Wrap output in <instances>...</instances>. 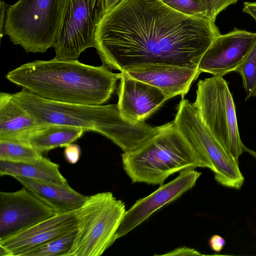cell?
Listing matches in <instances>:
<instances>
[{
    "mask_svg": "<svg viewBox=\"0 0 256 256\" xmlns=\"http://www.w3.org/2000/svg\"><path fill=\"white\" fill-rule=\"evenodd\" d=\"M220 34L215 22L180 13L160 0H121L99 23L94 48L103 65L120 72L157 66L198 68Z\"/></svg>",
    "mask_w": 256,
    "mask_h": 256,
    "instance_id": "6da1fadb",
    "label": "cell"
},
{
    "mask_svg": "<svg viewBox=\"0 0 256 256\" xmlns=\"http://www.w3.org/2000/svg\"><path fill=\"white\" fill-rule=\"evenodd\" d=\"M12 83L42 98L55 102L101 105L110 98L120 73L102 64L77 60H36L9 72Z\"/></svg>",
    "mask_w": 256,
    "mask_h": 256,
    "instance_id": "7a4b0ae2",
    "label": "cell"
},
{
    "mask_svg": "<svg viewBox=\"0 0 256 256\" xmlns=\"http://www.w3.org/2000/svg\"><path fill=\"white\" fill-rule=\"evenodd\" d=\"M14 98L36 120L39 126L60 124L98 132L124 152L133 151L153 136L156 130L144 122L124 117L118 104L88 105L50 101L22 88L12 94Z\"/></svg>",
    "mask_w": 256,
    "mask_h": 256,
    "instance_id": "3957f363",
    "label": "cell"
},
{
    "mask_svg": "<svg viewBox=\"0 0 256 256\" xmlns=\"http://www.w3.org/2000/svg\"><path fill=\"white\" fill-rule=\"evenodd\" d=\"M123 168L132 183L162 185L172 174L212 164L191 145L174 121L156 127L136 150L122 154Z\"/></svg>",
    "mask_w": 256,
    "mask_h": 256,
    "instance_id": "277c9868",
    "label": "cell"
},
{
    "mask_svg": "<svg viewBox=\"0 0 256 256\" xmlns=\"http://www.w3.org/2000/svg\"><path fill=\"white\" fill-rule=\"evenodd\" d=\"M124 203L110 192L88 196L75 214L78 230L68 256H100L116 240L126 212Z\"/></svg>",
    "mask_w": 256,
    "mask_h": 256,
    "instance_id": "5b68a950",
    "label": "cell"
},
{
    "mask_svg": "<svg viewBox=\"0 0 256 256\" xmlns=\"http://www.w3.org/2000/svg\"><path fill=\"white\" fill-rule=\"evenodd\" d=\"M60 0H18L8 6L4 34L27 52L44 53L54 47Z\"/></svg>",
    "mask_w": 256,
    "mask_h": 256,
    "instance_id": "8992f818",
    "label": "cell"
},
{
    "mask_svg": "<svg viewBox=\"0 0 256 256\" xmlns=\"http://www.w3.org/2000/svg\"><path fill=\"white\" fill-rule=\"evenodd\" d=\"M193 104L202 122L215 138L238 162L244 145L238 128L235 104L223 77L200 80Z\"/></svg>",
    "mask_w": 256,
    "mask_h": 256,
    "instance_id": "52a82bcc",
    "label": "cell"
},
{
    "mask_svg": "<svg viewBox=\"0 0 256 256\" xmlns=\"http://www.w3.org/2000/svg\"><path fill=\"white\" fill-rule=\"evenodd\" d=\"M191 145L213 166L216 180L222 186L240 189L244 178L236 161L215 138L188 100L182 98L173 120Z\"/></svg>",
    "mask_w": 256,
    "mask_h": 256,
    "instance_id": "ba28073f",
    "label": "cell"
},
{
    "mask_svg": "<svg viewBox=\"0 0 256 256\" xmlns=\"http://www.w3.org/2000/svg\"><path fill=\"white\" fill-rule=\"evenodd\" d=\"M106 6L107 0H60L56 58L77 60L86 49L94 48L96 32Z\"/></svg>",
    "mask_w": 256,
    "mask_h": 256,
    "instance_id": "9c48e42d",
    "label": "cell"
},
{
    "mask_svg": "<svg viewBox=\"0 0 256 256\" xmlns=\"http://www.w3.org/2000/svg\"><path fill=\"white\" fill-rule=\"evenodd\" d=\"M58 212L23 186L0 192V241L20 233Z\"/></svg>",
    "mask_w": 256,
    "mask_h": 256,
    "instance_id": "30bf717a",
    "label": "cell"
},
{
    "mask_svg": "<svg viewBox=\"0 0 256 256\" xmlns=\"http://www.w3.org/2000/svg\"><path fill=\"white\" fill-rule=\"evenodd\" d=\"M202 172L194 169L182 170L176 178L160 185L150 194L137 200L127 210L117 231L116 240L123 237L164 206L194 187Z\"/></svg>",
    "mask_w": 256,
    "mask_h": 256,
    "instance_id": "8fae6325",
    "label": "cell"
},
{
    "mask_svg": "<svg viewBox=\"0 0 256 256\" xmlns=\"http://www.w3.org/2000/svg\"><path fill=\"white\" fill-rule=\"evenodd\" d=\"M256 32L234 28L220 34L202 57L198 68L202 72L223 77L236 71L253 46Z\"/></svg>",
    "mask_w": 256,
    "mask_h": 256,
    "instance_id": "7c38bea8",
    "label": "cell"
},
{
    "mask_svg": "<svg viewBox=\"0 0 256 256\" xmlns=\"http://www.w3.org/2000/svg\"><path fill=\"white\" fill-rule=\"evenodd\" d=\"M118 107L122 114L132 121L144 122L168 100L156 87L120 72Z\"/></svg>",
    "mask_w": 256,
    "mask_h": 256,
    "instance_id": "4fadbf2b",
    "label": "cell"
},
{
    "mask_svg": "<svg viewBox=\"0 0 256 256\" xmlns=\"http://www.w3.org/2000/svg\"><path fill=\"white\" fill-rule=\"evenodd\" d=\"M78 228L75 210L58 213L26 230L0 241L12 256H22L28 250Z\"/></svg>",
    "mask_w": 256,
    "mask_h": 256,
    "instance_id": "5bb4252c",
    "label": "cell"
},
{
    "mask_svg": "<svg viewBox=\"0 0 256 256\" xmlns=\"http://www.w3.org/2000/svg\"><path fill=\"white\" fill-rule=\"evenodd\" d=\"M122 72L159 88L168 100L178 95L183 98L192 82L202 72L198 68L174 66L148 67Z\"/></svg>",
    "mask_w": 256,
    "mask_h": 256,
    "instance_id": "9a60e30c",
    "label": "cell"
},
{
    "mask_svg": "<svg viewBox=\"0 0 256 256\" xmlns=\"http://www.w3.org/2000/svg\"><path fill=\"white\" fill-rule=\"evenodd\" d=\"M13 178L58 213L76 210L88 197L76 191L68 182L60 184L24 176Z\"/></svg>",
    "mask_w": 256,
    "mask_h": 256,
    "instance_id": "2e32d148",
    "label": "cell"
},
{
    "mask_svg": "<svg viewBox=\"0 0 256 256\" xmlns=\"http://www.w3.org/2000/svg\"><path fill=\"white\" fill-rule=\"evenodd\" d=\"M38 125L34 118L20 104L13 94H0V140L23 142Z\"/></svg>",
    "mask_w": 256,
    "mask_h": 256,
    "instance_id": "e0dca14e",
    "label": "cell"
},
{
    "mask_svg": "<svg viewBox=\"0 0 256 256\" xmlns=\"http://www.w3.org/2000/svg\"><path fill=\"white\" fill-rule=\"evenodd\" d=\"M85 130L80 128L60 124L38 126L23 140L43 153L58 148L66 147L80 138Z\"/></svg>",
    "mask_w": 256,
    "mask_h": 256,
    "instance_id": "ac0fdd59",
    "label": "cell"
},
{
    "mask_svg": "<svg viewBox=\"0 0 256 256\" xmlns=\"http://www.w3.org/2000/svg\"><path fill=\"white\" fill-rule=\"evenodd\" d=\"M0 176H24L60 184L68 182L60 170L59 164L44 156L32 163L0 160Z\"/></svg>",
    "mask_w": 256,
    "mask_h": 256,
    "instance_id": "d6986e66",
    "label": "cell"
},
{
    "mask_svg": "<svg viewBox=\"0 0 256 256\" xmlns=\"http://www.w3.org/2000/svg\"><path fill=\"white\" fill-rule=\"evenodd\" d=\"M42 158V153L28 142L0 140V160L32 163L38 162Z\"/></svg>",
    "mask_w": 256,
    "mask_h": 256,
    "instance_id": "ffe728a7",
    "label": "cell"
},
{
    "mask_svg": "<svg viewBox=\"0 0 256 256\" xmlns=\"http://www.w3.org/2000/svg\"><path fill=\"white\" fill-rule=\"evenodd\" d=\"M78 228L38 246L22 256H68L75 241Z\"/></svg>",
    "mask_w": 256,
    "mask_h": 256,
    "instance_id": "44dd1931",
    "label": "cell"
},
{
    "mask_svg": "<svg viewBox=\"0 0 256 256\" xmlns=\"http://www.w3.org/2000/svg\"><path fill=\"white\" fill-rule=\"evenodd\" d=\"M241 76L246 100L256 97V40L252 49L236 71Z\"/></svg>",
    "mask_w": 256,
    "mask_h": 256,
    "instance_id": "7402d4cb",
    "label": "cell"
},
{
    "mask_svg": "<svg viewBox=\"0 0 256 256\" xmlns=\"http://www.w3.org/2000/svg\"><path fill=\"white\" fill-rule=\"evenodd\" d=\"M238 0H200V8L203 16L215 22L217 16Z\"/></svg>",
    "mask_w": 256,
    "mask_h": 256,
    "instance_id": "603a6c76",
    "label": "cell"
},
{
    "mask_svg": "<svg viewBox=\"0 0 256 256\" xmlns=\"http://www.w3.org/2000/svg\"><path fill=\"white\" fill-rule=\"evenodd\" d=\"M172 9L184 14L204 16L200 8V0H160Z\"/></svg>",
    "mask_w": 256,
    "mask_h": 256,
    "instance_id": "cb8c5ba5",
    "label": "cell"
},
{
    "mask_svg": "<svg viewBox=\"0 0 256 256\" xmlns=\"http://www.w3.org/2000/svg\"><path fill=\"white\" fill-rule=\"evenodd\" d=\"M81 150L80 146L76 144H71L65 147L64 156L68 162L75 164L80 160Z\"/></svg>",
    "mask_w": 256,
    "mask_h": 256,
    "instance_id": "d4e9b609",
    "label": "cell"
},
{
    "mask_svg": "<svg viewBox=\"0 0 256 256\" xmlns=\"http://www.w3.org/2000/svg\"><path fill=\"white\" fill-rule=\"evenodd\" d=\"M208 244L210 248L214 251L219 252L224 248L226 244V240L220 236L214 234L208 240Z\"/></svg>",
    "mask_w": 256,
    "mask_h": 256,
    "instance_id": "484cf974",
    "label": "cell"
},
{
    "mask_svg": "<svg viewBox=\"0 0 256 256\" xmlns=\"http://www.w3.org/2000/svg\"><path fill=\"white\" fill-rule=\"evenodd\" d=\"M162 256H187V255H202L194 249L188 248H178L168 253L162 254Z\"/></svg>",
    "mask_w": 256,
    "mask_h": 256,
    "instance_id": "4316f807",
    "label": "cell"
},
{
    "mask_svg": "<svg viewBox=\"0 0 256 256\" xmlns=\"http://www.w3.org/2000/svg\"><path fill=\"white\" fill-rule=\"evenodd\" d=\"M242 11L250 16L256 22V2H244Z\"/></svg>",
    "mask_w": 256,
    "mask_h": 256,
    "instance_id": "83f0119b",
    "label": "cell"
},
{
    "mask_svg": "<svg viewBox=\"0 0 256 256\" xmlns=\"http://www.w3.org/2000/svg\"><path fill=\"white\" fill-rule=\"evenodd\" d=\"M8 7V5L5 3L4 1L0 0V37L2 38L4 34V24L5 21V18L6 10Z\"/></svg>",
    "mask_w": 256,
    "mask_h": 256,
    "instance_id": "f1b7e54d",
    "label": "cell"
},
{
    "mask_svg": "<svg viewBox=\"0 0 256 256\" xmlns=\"http://www.w3.org/2000/svg\"><path fill=\"white\" fill-rule=\"evenodd\" d=\"M0 256H12V254L9 250L0 245Z\"/></svg>",
    "mask_w": 256,
    "mask_h": 256,
    "instance_id": "f546056e",
    "label": "cell"
},
{
    "mask_svg": "<svg viewBox=\"0 0 256 256\" xmlns=\"http://www.w3.org/2000/svg\"><path fill=\"white\" fill-rule=\"evenodd\" d=\"M121 0H107L106 11L111 9Z\"/></svg>",
    "mask_w": 256,
    "mask_h": 256,
    "instance_id": "4dcf8cb0",
    "label": "cell"
},
{
    "mask_svg": "<svg viewBox=\"0 0 256 256\" xmlns=\"http://www.w3.org/2000/svg\"><path fill=\"white\" fill-rule=\"evenodd\" d=\"M244 151L248 152V154H250L251 156H252L254 158L256 159V152L244 146Z\"/></svg>",
    "mask_w": 256,
    "mask_h": 256,
    "instance_id": "1f68e13d",
    "label": "cell"
}]
</instances>
